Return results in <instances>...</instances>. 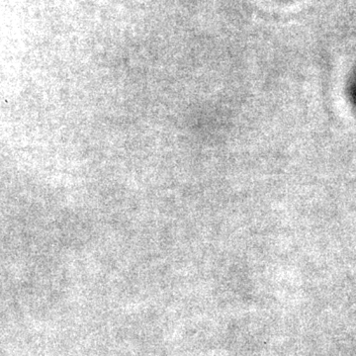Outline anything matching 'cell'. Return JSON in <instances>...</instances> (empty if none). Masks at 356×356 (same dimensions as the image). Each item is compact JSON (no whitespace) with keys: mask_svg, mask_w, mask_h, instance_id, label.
I'll return each instance as SVG.
<instances>
[{"mask_svg":"<svg viewBox=\"0 0 356 356\" xmlns=\"http://www.w3.org/2000/svg\"><path fill=\"white\" fill-rule=\"evenodd\" d=\"M348 96L351 103L356 107V72L350 77V83H348Z\"/></svg>","mask_w":356,"mask_h":356,"instance_id":"obj_1","label":"cell"}]
</instances>
